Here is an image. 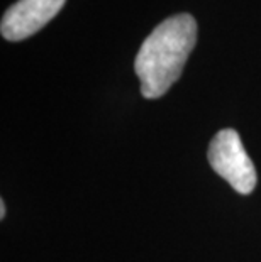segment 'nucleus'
<instances>
[{
    "label": "nucleus",
    "instance_id": "1",
    "mask_svg": "<svg viewBox=\"0 0 261 262\" xmlns=\"http://www.w3.org/2000/svg\"><path fill=\"white\" fill-rule=\"evenodd\" d=\"M197 42V22L190 14H176L154 27L141 44L134 71L144 98H159L178 80Z\"/></svg>",
    "mask_w": 261,
    "mask_h": 262
},
{
    "label": "nucleus",
    "instance_id": "2",
    "mask_svg": "<svg viewBox=\"0 0 261 262\" xmlns=\"http://www.w3.org/2000/svg\"><path fill=\"white\" fill-rule=\"evenodd\" d=\"M209 163L232 189L249 194L256 186V169L244 149L239 134L232 129L219 130L210 141Z\"/></svg>",
    "mask_w": 261,
    "mask_h": 262
},
{
    "label": "nucleus",
    "instance_id": "3",
    "mask_svg": "<svg viewBox=\"0 0 261 262\" xmlns=\"http://www.w3.org/2000/svg\"><path fill=\"white\" fill-rule=\"evenodd\" d=\"M65 2L66 0H17L2 17V37L15 42L34 36L56 17Z\"/></svg>",
    "mask_w": 261,
    "mask_h": 262
},
{
    "label": "nucleus",
    "instance_id": "4",
    "mask_svg": "<svg viewBox=\"0 0 261 262\" xmlns=\"http://www.w3.org/2000/svg\"><path fill=\"white\" fill-rule=\"evenodd\" d=\"M0 219H5V203L0 202Z\"/></svg>",
    "mask_w": 261,
    "mask_h": 262
}]
</instances>
